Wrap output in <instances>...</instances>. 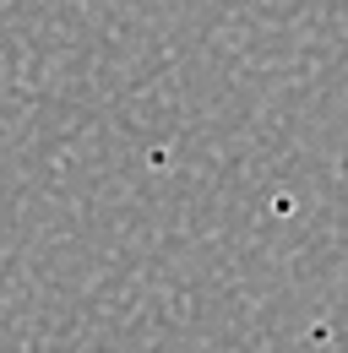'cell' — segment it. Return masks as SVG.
Masks as SVG:
<instances>
[]
</instances>
